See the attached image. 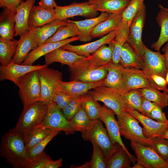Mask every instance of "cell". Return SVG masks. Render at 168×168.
<instances>
[{
    "label": "cell",
    "mask_w": 168,
    "mask_h": 168,
    "mask_svg": "<svg viewBox=\"0 0 168 168\" xmlns=\"http://www.w3.org/2000/svg\"><path fill=\"white\" fill-rule=\"evenodd\" d=\"M130 0H88L94 10L110 14H122Z\"/></svg>",
    "instance_id": "26"
},
{
    "label": "cell",
    "mask_w": 168,
    "mask_h": 168,
    "mask_svg": "<svg viewBox=\"0 0 168 168\" xmlns=\"http://www.w3.org/2000/svg\"><path fill=\"white\" fill-rule=\"evenodd\" d=\"M101 105L88 93L84 95L82 107L91 120L99 119Z\"/></svg>",
    "instance_id": "41"
},
{
    "label": "cell",
    "mask_w": 168,
    "mask_h": 168,
    "mask_svg": "<svg viewBox=\"0 0 168 168\" xmlns=\"http://www.w3.org/2000/svg\"><path fill=\"white\" fill-rule=\"evenodd\" d=\"M60 110L53 102L48 104L47 113L42 122L38 126L63 131L66 135L74 134L76 132L74 127Z\"/></svg>",
    "instance_id": "9"
},
{
    "label": "cell",
    "mask_w": 168,
    "mask_h": 168,
    "mask_svg": "<svg viewBox=\"0 0 168 168\" xmlns=\"http://www.w3.org/2000/svg\"><path fill=\"white\" fill-rule=\"evenodd\" d=\"M120 26L116 30L95 41L79 45H73L68 43L61 48L74 52L81 55L88 57L102 46L110 43L119 31Z\"/></svg>",
    "instance_id": "17"
},
{
    "label": "cell",
    "mask_w": 168,
    "mask_h": 168,
    "mask_svg": "<svg viewBox=\"0 0 168 168\" xmlns=\"http://www.w3.org/2000/svg\"><path fill=\"white\" fill-rule=\"evenodd\" d=\"M110 14L101 12L98 16L83 20L72 21L76 25L79 31L78 37L81 42L89 41L92 40L91 34L95 27L100 22L107 19Z\"/></svg>",
    "instance_id": "25"
},
{
    "label": "cell",
    "mask_w": 168,
    "mask_h": 168,
    "mask_svg": "<svg viewBox=\"0 0 168 168\" xmlns=\"http://www.w3.org/2000/svg\"><path fill=\"white\" fill-rule=\"evenodd\" d=\"M46 66L37 70L40 87V100L49 104L52 102L54 94L62 81V73Z\"/></svg>",
    "instance_id": "6"
},
{
    "label": "cell",
    "mask_w": 168,
    "mask_h": 168,
    "mask_svg": "<svg viewBox=\"0 0 168 168\" xmlns=\"http://www.w3.org/2000/svg\"><path fill=\"white\" fill-rule=\"evenodd\" d=\"M70 21L68 25L59 27L55 33L44 43L60 41L78 36L79 32L77 27L72 21Z\"/></svg>",
    "instance_id": "40"
},
{
    "label": "cell",
    "mask_w": 168,
    "mask_h": 168,
    "mask_svg": "<svg viewBox=\"0 0 168 168\" xmlns=\"http://www.w3.org/2000/svg\"><path fill=\"white\" fill-rule=\"evenodd\" d=\"M141 102L142 108L145 113L146 116L149 117L151 111L157 105L142 96V97Z\"/></svg>",
    "instance_id": "52"
},
{
    "label": "cell",
    "mask_w": 168,
    "mask_h": 168,
    "mask_svg": "<svg viewBox=\"0 0 168 168\" xmlns=\"http://www.w3.org/2000/svg\"><path fill=\"white\" fill-rule=\"evenodd\" d=\"M144 73L152 87L158 90L168 92L165 78L155 74Z\"/></svg>",
    "instance_id": "49"
},
{
    "label": "cell",
    "mask_w": 168,
    "mask_h": 168,
    "mask_svg": "<svg viewBox=\"0 0 168 168\" xmlns=\"http://www.w3.org/2000/svg\"><path fill=\"white\" fill-rule=\"evenodd\" d=\"M18 40H6L0 38V62L1 65L11 63L16 53Z\"/></svg>",
    "instance_id": "36"
},
{
    "label": "cell",
    "mask_w": 168,
    "mask_h": 168,
    "mask_svg": "<svg viewBox=\"0 0 168 168\" xmlns=\"http://www.w3.org/2000/svg\"><path fill=\"white\" fill-rule=\"evenodd\" d=\"M129 27L122 22L119 31L111 42L114 45L112 62L116 64H119L122 48L128 38Z\"/></svg>",
    "instance_id": "35"
},
{
    "label": "cell",
    "mask_w": 168,
    "mask_h": 168,
    "mask_svg": "<svg viewBox=\"0 0 168 168\" xmlns=\"http://www.w3.org/2000/svg\"><path fill=\"white\" fill-rule=\"evenodd\" d=\"M88 93L95 100L103 102L112 110L116 115H120L128 108L121 94L112 88L101 86L90 90Z\"/></svg>",
    "instance_id": "8"
},
{
    "label": "cell",
    "mask_w": 168,
    "mask_h": 168,
    "mask_svg": "<svg viewBox=\"0 0 168 168\" xmlns=\"http://www.w3.org/2000/svg\"><path fill=\"white\" fill-rule=\"evenodd\" d=\"M16 14V10L4 9L0 16V38L8 40L13 39Z\"/></svg>",
    "instance_id": "32"
},
{
    "label": "cell",
    "mask_w": 168,
    "mask_h": 168,
    "mask_svg": "<svg viewBox=\"0 0 168 168\" xmlns=\"http://www.w3.org/2000/svg\"><path fill=\"white\" fill-rule=\"evenodd\" d=\"M122 76L123 91L152 86L142 69L123 67Z\"/></svg>",
    "instance_id": "16"
},
{
    "label": "cell",
    "mask_w": 168,
    "mask_h": 168,
    "mask_svg": "<svg viewBox=\"0 0 168 168\" xmlns=\"http://www.w3.org/2000/svg\"><path fill=\"white\" fill-rule=\"evenodd\" d=\"M45 64L48 66L54 62L68 65L70 71H75L87 67L89 66L87 57L71 51L57 49L45 54Z\"/></svg>",
    "instance_id": "7"
},
{
    "label": "cell",
    "mask_w": 168,
    "mask_h": 168,
    "mask_svg": "<svg viewBox=\"0 0 168 168\" xmlns=\"http://www.w3.org/2000/svg\"><path fill=\"white\" fill-rule=\"evenodd\" d=\"M163 138L166 139L168 140V129L165 133L161 136Z\"/></svg>",
    "instance_id": "58"
},
{
    "label": "cell",
    "mask_w": 168,
    "mask_h": 168,
    "mask_svg": "<svg viewBox=\"0 0 168 168\" xmlns=\"http://www.w3.org/2000/svg\"><path fill=\"white\" fill-rule=\"evenodd\" d=\"M36 0L21 2L16 9L14 36H20L29 30L28 22L31 9Z\"/></svg>",
    "instance_id": "22"
},
{
    "label": "cell",
    "mask_w": 168,
    "mask_h": 168,
    "mask_svg": "<svg viewBox=\"0 0 168 168\" xmlns=\"http://www.w3.org/2000/svg\"><path fill=\"white\" fill-rule=\"evenodd\" d=\"M77 40H79L78 36L70 38L60 41L44 43L31 50L21 64L32 65L36 60L41 57L44 56L45 54L61 48L66 44Z\"/></svg>",
    "instance_id": "19"
},
{
    "label": "cell",
    "mask_w": 168,
    "mask_h": 168,
    "mask_svg": "<svg viewBox=\"0 0 168 168\" xmlns=\"http://www.w3.org/2000/svg\"><path fill=\"white\" fill-rule=\"evenodd\" d=\"M126 111L133 115L142 124L143 126V134L148 138L152 139L161 136L168 129V122L155 121L136 110L127 109Z\"/></svg>",
    "instance_id": "14"
},
{
    "label": "cell",
    "mask_w": 168,
    "mask_h": 168,
    "mask_svg": "<svg viewBox=\"0 0 168 168\" xmlns=\"http://www.w3.org/2000/svg\"><path fill=\"white\" fill-rule=\"evenodd\" d=\"M54 130L50 128L38 126L28 134L25 141L26 151L41 142Z\"/></svg>",
    "instance_id": "39"
},
{
    "label": "cell",
    "mask_w": 168,
    "mask_h": 168,
    "mask_svg": "<svg viewBox=\"0 0 168 168\" xmlns=\"http://www.w3.org/2000/svg\"><path fill=\"white\" fill-rule=\"evenodd\" d=\"M108 71L105 79L104 86L118 92L123 91L122 70L120 64H116L112 61L106 66Z\"/></svg>",
    "instance_id": "31"
},
{
    "label": "cell",
    "mask_w": 168,
    "mask_h": 168,
    "mask_svg": "<svg viewBox=\"0 0 168 168\" xmlns=\"http://www.w3.org/2000/svg\"><path fill=\"white\" fill-rule=\"evenodd\" d=\"M106 65L94 68L88 67L75 71H70V81L86 82H95L105 79L108 71Z\"/></svg>",
    "instance_id": "24"
},
{
    "label": "cell",
    "mask_w": 168,
    "mask_h": 168,
    "mask_svg": "<svg viewBox=\"0 0 168 168\" xmlns=\"http://www.w3.org/2000/svg\"><path fill=\"white\" fill-rule=\"evenodd\" d=\"M160 10L157 16L156 19L161 28L160 34L158 40L151 45V47L159 51L161 46L168 42V11L160 4Z\"/></svg>",
    "instance_id": "33"
},
{
    "label": "cell",
    "mask_w": 168,
    "mask_h": 168,
    "mask_svg": "<svg viewBox=\"0 0 168 168\" xmlns=\"http://www.w3.org/2000/svg\"><path fill=\"white\" fill-rule=\"evenodd\" d=\"M17 86L19 88V94L23 104V109L40 101V87L37 70L29 72L21 77Z\"/></svg>",
    "instance_id": "5"
},
{
    "label": "cell",
    "mask_w": 168,
    "mask_h": 168,
    "mask_svg": "<svg viewBox=\"0 0 168 168\" xmlns=\"http://www.w3.org/2000/svg\"><path fill=\"white\" fill-rule=\"evenodd\" d=\"M162 50L164 52L163 54L164 62L166 68L168 71V42L167 44L165 45L164 47L162 49Z\"/></svg>",
    "instance_id": "56"
},
{
    "label": "cell",
    "mask_w": 168,
    "mask_h": 168,
    "mask_svg": "<svg viewBox=\"0 0 168 168\" xmlns=\"http://www.w3.org/2000/svg\"><path fill=\"white\" fill-rule=\"evenodd\" d=\"M69 121L76 132H81L89 126L91 120L81 107L78 112Z\"/></svg>",
    "instance_id": "44"
},
{
    "label": "cell",
    "mask_w": 168,
    "mask_h": 168,
    "mask_svg": "<svg viewBox=\"0 0 168 168\" xmlns=\"http://www.w3.org/2000/svg\"><path fill=\"white\" fill-rule=\"evenodd\" d=\"M132 168H145L141 164L138 162L134 164Z\"/></svg>",
    "instance_id": "57"
},
{
    "label": "cell",
    "mask_w": 168,
    "mask_h": 168,
    "mask_svg": "<svg viewBox=\"0 0 168 168\" xmlns=\"http://www.w3.org/2000/svg\"><path fill=\"white\" fill-rule=\"evenodd\" d=\"M93 151L91 160L76 168H106V160L102 150L94 142H91Z\"/></svg>",
    "instance_id": "42"
},
{
    "label": "cell",
    "mask_w": 168,
    "mask_h": 168,
    "mask_svg": "<svg viewBox=\"0 0 168 168\" xmlns=\"http://www.w3.org/2000/svg\"><path fill=\"white\" fill-rule=\"evenodd\" d=\"M16 0V1L18 5L20 4V3L21 2L24 1V0Z\"/></svg>",
    "instance_id": "60"
},
{
    "label": "cell",
    "mask_w": 168,
    "mask_h": 168,
    "mask_svg": "<svg viewBox=\"0 0 168 168\" xmlns=\"http://www.w3.org/2000/svg\"><path fill=\"white\" fill-rule=\"evenodd\" d=\"M130 145L136 156L137 161L146 168H168L166 161L150 146L131 142Z\"/></svg>",
    "instance_id": "10"
},
{
    "label": "cell",
    "mask_w": 168,
    "mask_h": 168,
    "mask_svg": "<svg viewBox=\"0 0 168 168\" xmlns=\"http://www.w3.org/2000/svg\"><path fill=\"white\" fill-rule=\"evenodd\" d=\"M142 96L156 103L162 109L168 105V92H161L152 86L140 89Z\"/></svg>",
    "instance_id": "37"
},
{
    "label": "cell",
    "mask_w": 168,
    "mask_h": 168,
    "mask_svg": "<svg viewBox=\"0 0 168 168\" xmlns=\"http://www.w3.org/2000/svg\"><path fill=\"white\" fill-rule=\"evenodd\" d=\"M70 22V20L67 19H56L43 26L29 30L33 39L38 46L52 36L59 27L67 25Z\"/></svg>",
    "instance_id": "20"
},
{
    "label": "cell",
    "mask_w": 168,
    "mask_h": 168,
    "mask_svg": "<svg viewBox=\"0 0 168 168\" xmlns=\"http://www.w3.org/2000/svg\"><path fill=\"white\" fill-rule=\"evenodd\" d=\"M39 5L49 9H54L57 6L55 0H40Z\"/></svg>",
    "instance_id": "54"
},
{
    "label": "cell",
    "mask_w": 168,
    "mask_h": 168,
    "mask_svg": "<svg viewBox=\"0 0 168 168\" xmlns=\"http://www.w3.org/2000/svg\"><path fill=\"white\" fill-rule=\"evenodd\" d=\"M143 58L144 62L142 70L145 73L159 75L165 78L167 72L166 68L163 54L159 51L154 52L144 44Z\"/></svg>",
    "instance_id": "15"
},
{
    "label": "cell",
    "mask_w": 168,
    "mask_h": 168,
    "mask_svg": "<svg viewBox=\"0 0 168 168\" xmlns=\"http://www.w3.org/2000/svg\"><path fill=\"white\" fill-rule=\"evenodd\" d=\"M84 95L74 97L68 105L62 110L64 116L70 120L78 112L82 107Z\"/></svg>",
    "instance_id": "47"
},
{
    "label": "cell",
    "mask_w": 168,
    "mask_h": 168,
    "mask_svg": "<svg viewBox=\"0 0 168 168\" xmlns=\"http://www.w3.org/2000/svg\"><path fill=\"white\" fill-rule=\"evenodd\" d=\"M166 162L167 163V164L168 165V159L166 160Z\"/></svg>",
    "instance_id": "62"
},
{
    "label": "cell",
    "mask_w": 168,
    "mask_h": 168,
    "mask_svg": "<svg viewBox=\"0 0 168 168\" xmlns=\"http://www.w3.org/2000/svg\"><path fill=\"white\" fill-rule=\"evenodd\" d=\"M105 79L95 82L71 81L65 82L62 81L59 83L58 90L73 97H77L86 94L96 87L104 86Z\"/></svg>",
    "instance_id": "21"
},
{
    "label": "cell",
    "mask_w": 168,
    "mask_h": 168,
    "mask_svg": "<svg viewBox=\"0 0 168 168\" xmlns=\"http://www.w3.org/2000/svg\"><path fill=\"white\" fill-rule=\"evenodd\" d=\"M120 64L125 68L142 69L144 62L143 57L126 42L122 48Z\"/></svg>",
    "instance_id": "29"
},
{
    "label": "cell",
    "mask_w": 168,
    "mask_h": 168,
    "mask_svg": "<svg viewBox=\"0 0 168 168\" xmlns=\"http://www.w3.org/2000/svg\"><path fill=\"white\" fill-rule=\"evenodd\" d=\"M115 114L112 110L105 105H101L99 119L105 124L112 142L114 144H118L122 147L129 155L133 163L134 164L137 158L129 152L122 140L118 121L115 118Z\"/></svg>",
    "instance_id": "11"
},
{
    "label": "cell",
    "mask_w": 168,
    "mask_h": 168,
    "mask_svg": "<svg viewBox=\"0 0 168 168\" xmlns=\"http://www.w3.org/2000/svg\"><path fill=\"white\" fill-rule=\"evenodd\" d=\"M132 161L124 148L119 144L106 161V168H130Z\"/></svg>",
    "instance_id": "34"
},
{
    "label": "cell",
    "mask_w": 168,
    "mask_h": 168,
    "mask_svg": "<svg viewBox=\"0 0 168 168\" xmlns=\"http://www.w3.org/2000/svg\"><path fill=\"white\" fill-rule=\"evenodd\" d=\"M52 160L44 152L40 155L29 162L25 168H46Z\"/></svg>",
    "instance_id": "50"
},
{
    "label": "cell",
    "mask_w": 168,
    "mask_h": 168,
    "mask_svg": "<svg viewBox=\"0 0 168 168\" xmlns=\"http://www.w3.org/2000/svg\"><path fill=\"white\" fill-rule=\"evenodd\" d=\"M62 165V158L55 161L52 160L48 164L46 168H58L61 167Z\"/></svg>",
    "instance_id": "55"
},
{
    "label": "cell",
    "mask_w": 168,
    "mask_h": 168,
    "mask_svg": "<svg viewBox=\"0 0 168 168\" xmlns=\"http://www.w3.org/2000/svg\"><path fill=\"white\" fill-rule=\"evenodd\" d=\"M145 0H130L122 13V22L129 27L138 12L145 6Z\"/></svg>",
    "instance_id": "43"
},
{
    "label": "cell",
    "mask_w": 168,
    "mask_h": 168,
    "mask_svg": "<svg viewBox=\"0 0 168 168\" xmlns=\"http://www.w3.org/2000/svg\"><path fill=\"white\" fill-rule=\"evenodd\" d=\"M146 16L145 5L137 14L130 25L127 40L135 51L142 57L144 44L142 41V35Z\"/></svg>",
    "instance_id": "12"
},
{
    "label": "cell",
    "mask_w": 168,
    "mask_h": 168,
    "mask_svg": "<svg viewBox=\"0 0 168 168\" xmlns=\"http://www.w3.org/2000/svg\"><path fill=\"white\" fill-rule=\"evenodd\" d=\"M60 131L59 130L53 131L41 142L27 151L26 154L29 162L36 158L43 153L44 152V150L45 147L48 143Z\"/></svg>",
    "instance_id": "45"
},
{
    "label": "cell",
    "mask_w": 168,
    "mask_h": 168,
    "mask_svg": "<svg viewBox=\"0 0 168 168\" xmlns=\"http://www.w3.org/2000/svg\"><path fill=\"white\" fill-rule=\"evenodd\" d=\"M119 92L123 97L128 109L137 110L146 116L142 106V95L140 89L131 90Z\"/></svg>",
    "instance_id": "38"
},
{
    "label": "cell",
    "mask_w": 168,
    "mask_h": 168,
    "mask_svg": "<svg viewBox=\"0 0 168 168\" xmlns=\"http://www.w3.org/2000/svg\"><path fill=\"white\" fill-rule=\"evenodd\" d=\"M56 19L54 9H49L39 5H34L31 9L29 18V30L41 27Z\"/></svg>",
    "instance_id": "23"
},
{
    "label": "cell",
    "mask_w": 168,
    "mask_h": 168,
    "mask_svg": "<svg viewBox=\"0 0 168 168\" xmlns=\"http://www.w3.org/2000/svg\"><path fill=\"white\" fill-rule=\"evenodd\" d=\"M54 10L57 19L61 20L77 16L92 18L98 14V12L92 9L88 1L75 2L64 6H57Z\"/></svg>",
    "instance_id": "13"
},
{
    "label": "cell",
    "mask_w": 168,
    "mask_h": 168,
    "mask_svg": "<svg viewBox=\"0 0 168 168\" xmlns=\"http://www.w3.org/2000/svg\"><path fill=\"white\" fill-rule=\"evenodd\" d=\"M165 79L167 85L168 86V71L167 72L165 77Z\"/></svg>",
    "instance_id": "59"
},
{
    "label": "cell",
    "mask_w": 168,
    "mask_h": 168,
    "mask_svg": "<svg viewBox=\"0 0 168 168\" xmlns=\"http://www.w3.org/2000/svg\"><path fill=\"white\" fill-rule=\"evenodd\" d=\"M74 98L65 92L58 90L54 94L52 102L59 109L62 110Z\"/></svg>",
    "instance_id": "48"
},
{
    "label": "cell",
    "mask_w": 168,
    "mask_h": 168,
    "mask_svg": "<svg viewBox=\"0 0 168 168\" xmlns=\"http://www.w3.org/2000/svg\"><path fill=\"white\" fill-rule=\"evenodd\" d=\"M116 116L121 135L131 142L151 146L152 139L144 136L139 121L133 115L126 111Z\"/></svg>",
    "instance_id": "4"
},
{
    "label": "cell",
    "mask_w": 168,
    "mask_h": 168,
    "mask_svg": "<svg viewBox=\"0 0 168 168\" xmlns=\"http://www.w3.org/2000/svg\"><path fill=\"white\" fill-rule=\"evenodd\" d=\"M47 66L45 64L24 65L16 64L12 62L7 65H0V80L1 81L9 80L17 86L19 78L22 76L29 72L37 70Z\"/></svg>",
    "instance_id": "18"
},
{
    "label": "cell",
    "mask_w": 168,
    "mask_h": 168,
    "mask_svg": "<svg viewBox=\"0 0 168 168\" xmlns=\"http://www.w3.org/2000/svg\"><path fill=\"white\" fill-rule=\"evenodd\" d=\"M81 133L83 140L93 142L100 148L106 161L119 144L113 143L100 119L91 120L88 127Z\"/></svg>",
    "instance_id": "3"
},
{
    "label": "cell",
    "mask_w": 168,
    "mask_h": 168,
    "mask_svg": "<svg viewBox=\"0 0 168 168\" xmlns=\"http://www.w3.org/2000/svg\"><path fill=\"white\" fill-rule=\"evenodd\" d=\"M100 47L89 56L87 57L88 68H94L106 65L112 61L114 45L111 42Z\"/></svg>",
    "instance_id": "28"
},
{
    "label": "cell",
    "mask_w": 168,
    "mask_h": 168,
    "mask_svg": "<svg viewBox=\"0 0 168 168\" xmlns=\"http://www.w3.org/2000/svg\"><path fill=\"white\" fill-rule=\"evenodd\" d=\"M122 20V14H110L109 17L97 25L91 34L93 38L103 37L119 27Z\"/></svg>",
    "instance_id": "30"
},
{
    "label": "cell",
    "mask_w": 168,
    "mask_h": 168,
    "mask_svg": "<svg viewBox=\"0 0 168 168\" xmlns=\"http://www.w3.org/2000/svg\"><path fill=\"white\" fill-rule=\"evenodd\" d=\"M0 155L14 168H25L29 162L25 140L16 133L8 131L2 137Z\"/></svg>",
    "instance_id": "1"
},
{
    "label": "cell",
    "mask_w": 168,
    "mask_h": 168,
    "mask_svg": "<svg viewBox=\"0 0 168 168\" xmlns=\"http://www.w3.org/2000/svg\"><path fill=\"white\" fill-rule=\"evenodd\" d=\"M48 109V104L41 101L31 104L23 109L16 126L9 131L20 134L25 142L29 133L42 122Z\"/></svg>",
    "instance_id": "2"
},
{
    "label": "cell",
    "mask_w": 168,
    "mask_h": 168,
    "mask_svg": "<svg viewBox=\"0 0 168 168\" xmlns=\"http://www.w3.org/2000/svg\"><path fill=\"white\" fill-rule=\"evenodd\" d=\"M151 146L166 161L168 158V140L161 136L152 139Z\"/></svg>",
    "instance_id": "46"
},
{
    "label": "cell",
    "mask_w": 168,
    "mask_h": 168,
    "mask_svg": "<svg viewBox=\"0 0 168 168\" xmlns=\"http://www.w3.org/2000/svg\"><path fill=\"white\" fill-rule=\"evenodd\" d=\"M162 110L157 105L151 111L149 118L160 122H168V120L166 119L165 113L162 111Z\"/></svg>",
    "instance_id": "51"
},
{
    "label": "cell",
    "mask_w": 168,
    "mask_h": 168,
    "mask_svg": "<svg viewBox=\"0 0 168 168\" xmlns=\"http://www.w3.org/2000/svg\"><path fill=\"white\" fill-rule=\"evenodd\" d=\"M37 46L32 38L30 31L27 30L20 36L12 62L16 64H21L28 54Z\"/></svg>",
    "instance_id": "27"
},
{
    "label": "cell",
    "mask_w": 168,
    "mask_h": 168,
    "mask_svg": "<svg viewBox=\"0 0 168 168\" xmlns=\"http://www.w3.org/2000/svg\"><path fill=\"white\" fill-rule=\"evenodd\" d=\"M18 6L16 0H0V7L4 9L16 10Z\"/></svg>",
    "instance_id": "53"
},
{
    "label": "cell",
    "mask_w": 168,
    "mask_h": 168,
    "mask_svg": "<svg viewBox=\"0 0 168 168\" xmlns=\"http://www.w3.org/2000/svg\"><path fill=\"white\" fill-rule=\"evenodd\" d=\"M163 8L165 9L168 11V8H165V7H163Z\"/></svg>",
    "instance_id": "61"
}]
</instances>
